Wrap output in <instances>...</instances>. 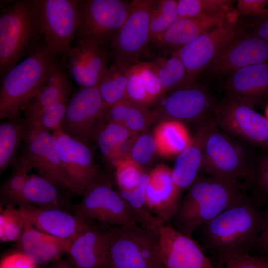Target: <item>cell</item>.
Segmentation results:
<instances>
[{
    "mask_svg": "<svg viewBox=\"0 0 268 268\" xmlns=\"http://www.w3.org/2000/svg\"><path fill=\"white\" fill-rule=\"evenodd\" d=\"M264 219L254 201L245 193L196 230L198 243L220 264L228 257L248 253L255 245Z\"/></svg>",
    "mask_w": 268,
    "mask_h": 268,
    "instance_id": "1",
    "label": "cell"
},
{
    "mask_svg": "<svg viewBox=\"0 0 268 268\" xmlns=\"http://www.w3.org/2000/svg\"><path fill=\"white\" fill-rule=\"evenodd\" d=\"M246 187L220 178L199 175L187 189L168 225L191 236L199 227L232 205L245 193Z\"/></svg>",
    "mask_w": 268,
    "mask_h": 268,
    "instance_id": "2",
    "label": "cell"
},
{
    "mask_svg": "<svg viewBox=\"0 0 268 268\" xmlns=\"http://www.w3.org/2000/svg\"><path fill=\"white\" fill-rule=\"evenodd\" d=\"M44 42L1 77L0 119L18 120L59 64Z\"/></svg>",
    "mask_w": 268,
    "mask_h": 268,
    "instance_id": "3",
    "label": "cell"
},
{
    "mask_svg": "<svg viewBox=\"0 0 268 268\" xmlns=\"http://www.w3.org/2000/svg\"><path fill=\"white\" fill-rule=\"evenodd\" d=\"M44 36L36 0L12 2L0 16V73L2 77L35 49Z\"/></svg>",
    "mask_w": 268,
    "mask_h": 268,
    "instance_id": "4",
    "label": "cell"
},
{
    "mask_svg": "<svg viewBox=\"0 0 268 268\" xmlns=\"http://www.w3.org/2000/svg\"><path fill=\"white\" fill-rule=\"evenodd\" d=\"M246 143L208 121L200 172L248 186L253 183L255 162Z\"/></svg>",
    "mask_w": 268,
    "mask_h": 268,
    "instance_id": "5",
    "label": "cell"
},
{
    "mask_svg": "<svg viewBox=\"0 0 268 268\" xmlns=\"http://www.w3.org/2000/svg\"><path fill=\"white\" fill-rule=\"evenodd\" d=\"M106 268H165L158 233L138 224L109 225Z\"/></svg>",
    "mask_w": 268,
    "mask_h": 268,
    "instance_id": "6",
    "label": "cell"
},
{
    "mask_svg": "<svg viewBox=\"0 0 268 268\" xmlns=\"http://www.w3.org/2000/svg\"><path fill=\"white\" fill-rule=\"evenodd\" d=\"M70 213L87 222L110 225L138 224L130 207L110 180L102 174L85 191L81 201L71 205Z\"/></svg>",
    "mask_w": 268,
    "mask_h": 268,
    "instance_id": "7",
    "label": "cell"
},
{
    "mask_svg": "<svg viewBox=\"0 0 268 268\" xmlns=\"http://www.w3.org/2000/svg\"><path fill=\"white\" fill-rule=\"evenodd\" d=\"M211 119L228 135L246 143L268 149V119L248 103L228 95L215 105Z\"/></svg>",
    "mask_w": 268,
    "mask_h": 268,
    "instance_id": "8",
    "label": "cell"
},
{
    "mask_svg": "<svg viewBox=\"0 0 268 268\" xmlns=\"http://www.w3.org/2000/svg\"><path fill=\"white\" fill-rule=\"evenodd\" d=\"M156 0H134L128 16L111 39V55L115 63L133 66L151 41L150 20Z\"/></svg>",
    "mask_w": 268,
    "mask_h": 268,
    "instance_id": "9",
    "label": "cell"
},
{
    "mask_svg": "<svg viewBox=\"0 0 268 268\" xmlns=\"http://www.w3.org/2000/svg\"><path fill=\"white\" fill-rule=\"evenodd\" d=\"M46 47L55 55L64 56L79 25V0H36Z\"/></svg>",
    "mask_w": 268,
    "mask_h": 268,
    "instance_id": "10",
    "label": "cell"
},
{
    "mask_svg": "<svg viewBox=\"0 0 268 268\" xmlns=\"http://www.w3.org/2000/svg\"><path fill=\"white\" fill-rule=\"evenodd\" d=\"M238 18L229 19L176 51L187 72V87L243 30Z\"/></svg>",
    "mask_w": 268,
    "mask_h": 268,
    "instance_id": "11",
    "label": "cell"
},
{
    "mask_svg": "<svg viewBox=\"0 0 268 268\" xmlns=\"http://www.w3.org/2000/svg\"><path fill=\"white\" fill-rule=\"evenodd\" d=\"M130 4L120 0H79L80 22L76 35L104 46L125 22Z\"/></svg>",
    "mask_w": 268,
    "mask_h": 268,
    "instance_id": "12",
    "label": "cell"
},
{
    "mask_svg": "<svg viewBox=\"0 0 268 268\" xmlns=\"http://www.w3.org/2000/svg\"><path fill=\"white\" fill-rule=\"evenodd\" d=\"M60 154L63 173L68 190L83 195L102 174L95 164L87 145L75 139L61 129L54 132Z\"/></svg>",
    "mask_w": 268,
    "mask_h": 268,
    "instance_id": "13",
    "label": "cell"
},
{
    "mask_svg": "<svg viewBox=\"0 0 268 268\" xmlns=\"http://www.w3.org/2000/svg\"><path fill=\"white\" fill-rule=\"evenodd\" d=\"M215 107L210 94L194 84L170 91L160 100L158 107L152 113L155 120L162 118L199 125L211 117Z\"/></svg>",
    "mask_w": 268,
    "mask_h": 268,
    "instance_id": "14",
    "label": "cell"
},
{
    "mask_svg": "<svg viewBox=\"0 0 268 268\" xmlns=\"http://www.w3.org/2000/svg\"><path fill=\"white\" fill-rule=\"evenodd\" d=\"M105 109L97 86L80 88L68 101L61 129L88 145Z\"/></svg>",
    "mask_w": 268,
    "mask_h": 268,
    "instance_id": "15",
    "label": "cell"
},
{
    "mask_svg": "<svg viewBox=\"0 0 268 268\" xmlns=\"http://www.w3.org/2000/svg\"><path fill=\"white\" fill-rule=\"evenodd\" d=\"M22 140L24 153L36 168L40 176L68 190L61 168L56 137L50 131L37 127L26 120Z\"/></svg>",
    "mask_w": 268,
    "mask_h": 268,
    "instance_id": "16",
    "label": "cell"
},
{
    "mask_svg": "<svg viewBox=\"0 0 268 268\" xmlns=\"http://www.w3.org/2000/svg\"><path fill=\"white\" fill-rule=\"evenodd\" d=\"M61 58L80 88L97 86L108 68L104 46L87 38H79L77 45Z\"/></svg>",
    "mask_w": 268,
    "mask_h": 268,
    "instance_id": "17",
    "label": "cell"
},
{
    "mask_svg": "<svg viewBox=\"0 0 268 268\" xmlns=\"http://www.w3.org/2000/svg\"><path fill=\"white\" fill-rule=\"evenodd\" d=\"M158 234L160 257L165 268H216L191 236L163 224Z\"/></svg>",
    "mask_w": 268,
    "mask_h": 268,
    "instance_id": "18",
    "label": "cell"
},
{
    "mask_svg": "<svg viewBox=\"0 0 268 268\" xmlns=\"http://www.w3.org/2000/svg\"><path fill=\"white\" fill-rule=\"evenodd\" d=\"M268 63V42L253 32L244 31L235 38L207 68L217 75L233 73L254 65Z\"/></svg>",
    "mask_w": 268,
    "mask_h": 268,
    "instance_id": "19",
    "label": "cell"
},
{
    "mask_svg": "<svg viewBox=\"0 0 268 268\" xmlns=\"http://www.w3.org/2000/svg\"><path fill=\"white\" fill-rule=\"evenodd\" d=\"M108 226L84 221L69 239L67 254L78 268H106Z\"/></svg>",
    "mask_w": 268,
    "mask_h": 268,
    "instance_id": "20",
    "label": "cell"
},
{
    "mask_svg": "<svg viewBox=\"0 0 268 268\" xmlns=\"http://www.w3.org/2000/svg\"><path fill=\"white\" fill-rule=\"evenodd\" d=\"M145 201L149 210L162 224H167L181 201V193L172 177V169L159 165L149 172Z\"/></svg>",
    "mask_w": 268,
    "mask_h": 268,
    "instance_id": "21",
    "label": "cell"
},
{
    "mask_svg": "<svg viewBox=\"0 0 268 268\" xmlns=\"http://www.w3.org/2000/svg\"><path fill=\"white\" fill-rule=\"evenodd\" d=\"M238 16L235 11L229 15L179 18L165 32L151 41L157 47L165 50L177 51L225 21Z\"/></svg>",
    "mask_w": 268,
    "mask_h": 268,
    "instance_id": "22",
    "label": "cell"
},
{
    "mask_svg": "<svg viewBox=\"0 0 268 268\" xmlns=\"http://www.w3.org/2000/svg\"><path fill=\"white\" fill-rule=\"evenodd\" d=\"M25 220L37 230L55 237L69 240L85 221L67 210L31 205L19 207Z\"/></svg>",
    "mask_w": 268,
    "mask_h": 268,
    "instance_id": "23",
    "label": "cell"
},
{
    "mask_svg": "<svg viewBox=\"0 0 268 268\" xmlns=\"http://www.w3.org/2000/svg\"><path fill=\"white\" fill-rule=\"evenodd\" d=\"M226 87L229 96L254 107L268 97V63L251 65L236 71Z\"/></svg>",
    "mask_w": 268,
    "mask_h": 268,
    "instance_id": "24",
    "label": "cell"
},
{
    "mask_svg": "<svg viewBox=\"0 0 268 268\" xmlns=\"http://www.w3.org/2000/svg\"><path fill=\"white\" fill-rule=\"evenodd\" d=\"M209 119L199 125L191 142L178 154L172 169L173 181L181 194L188 189L199 176Z\"/></svg>",
    "mask_w": 268,
    "mask_h": 268,
    "instance_id": "25",
    "label": "cell"
},
{
    "mask_svg": "<svg viewBox=\"0 0 268 268\" xmlns=\"http://www.w3.org/2000/svg\"><path fill=\"white\" fill-rule=\"evenodd\" d=\"M18 242L21 252L36 265H43L54 262L67 253L69 240L39 231L26 221Z\"/></svg>",
    "mask_w": 268,
    "mask_h": 268,
    "instance_id": "26",
    "label": "cell"
},
{
    "mask_svg": "<svg viewBox=\"0 0 268 268\" xmlns=\"http://www.w3.org/2000/svg\"><path fill=\"white\" fill-rule=\"evenodd\" d=\"M60 186L41 176L30 175L17 201L19 206L31 205L44 208L68 209L71 206Z\"/></svg>",
    "mask_w": 268,
    "mask_h": 268,
    "instance_id": "27",
    "label": "cell"
},
{
    "mask_svg": "<svg viewBox=\"0 0 268 268\" xmlns=\"http://www.w3.org/2000/svg\"><path fill=\"white\" fill-rule=\"evenodd\" d=\"M70 84L62 66L58 64L47 82L28 103L24 111L26 117L34 115L59 102L68 100Z\"/></svg>",
    "mask_w": 268,
    "mask_h": 268,
    "instance_id": "28",
    "label": "cell"
},
{
    "mask_svg": "<svg viewBox=\"0 0 268 268\" xmlns=\"http://www.w3.org/2000/svg\"><path fill=\"white\" fill-rule=\"evenodd\" d=\"M102 117L107 121L122 125L134 135H138L155 120L153 113L147 108L128 100L105 108Z\"/></svg>",
    "mask_w": 268,
    "mask_h": 268,
    "instance_id": "29",
    "label": "cell"
},
{
    "mask_svg": "<svg viewBox=\"0 0 268 268\" xmlns=\"http://www.w3.org/2000/svg\"><path fill=\"white\" fill-rule=\"evenodd\" d=\"M132 67L114 63L101 77L97 86L105 108L127 100L128 72Z\"/></svg>",
    "mask_w": 268,
    "mask_h": 268,
    "instance_id": "30",
    "label": "cell"
},
{
    "mask_svg": "<svg viewBox=\"0 0 268 268\" xmlns=\"http://www.w3.org/2000/svg\"><path fill=\"white\" fill-rule=\"evenodd\" d=\"M150 62L165 93L188 87L186 70L176 51H166Z\"/></svg>",
    "mask_w": 268,
    "mask_h": 268,
    "instance_id": "31",
    "label": "cell"
},
{
    "mask_svg": "<svg viewBox=\"0 0 268 268\" xmlns=\"http://www.w3.org/2000/svg\"><path fill=\"white\" fill-rule=\"evenodd\" d=\"M153 135L157 142L158 153L163 155L179 154L192 139L182 123L174 120H162Z\"/></svg>",
    "mask_w": 268,
    "mask_h": 268,
    "instance_id": "32",
    "label": "cell"
},
{
    "mask_svg": "<svg viewBox=\"0 0 268 268\" xmlns=\"http://www.w3.org/2000/svg\"><path fill=\"white\" fill-rule=\"evenodd\" d=\"M134 136L124 127L107 121L101 116L96 125L92 141L96 143L102 154L112 163L119 147Z\"/></svg>",
    "mask_w": 268,
    "mask_h": 268,
    "instance_id": "33",
    "label": "cell"
},
{
    "mask_svg": "<svg viewBox=\"0 0 268 268\" xmlns=\"http://www.w3.org/2000/svg\"><path fill=\"white\" fill-rule=\"evenodd\" d=\"M149 173H144L138 186L129 191H118L135 216L138 225L158 233L162 224L149 210L145 201Z\"/></svg>",
    "mask_w": 268,
    "mask_h": 268,
    "instance_id": "34",
    "label": "cell"
},
{
    "mask_svg": "<svg viewBox=\"0 0 268 268\" xmlns=\"http://www.w3.org/2000/svg\"><path fill=\"white\" fill-rule=\"evenodd\" d=\"M232 0H179L176 10L179 18H193L205 16L229 15L232 9Z\"/></svg>",
    "mask_w": 268,
    "mask_h": 268,
    "instance_id": "35",
    "label": "cell"
},
{
    "mask_svg": "<svg viewBox=\"0 0 268 268\" xmlns=\"http://www.w3.org/2000/svg\"><path fill=\"white\" fill-rule=\"evenodd\" d=\"M12 170L0 188L2 202L7 205L17 204L21 193L33 168L32 162L24 153L12 164Z\"/></svg>",
    "mask_w": 268,
    "mask_h": 268,
    "instance_id": "36",
    "label": "cell"
},
{
    "mask_svg": "<svg viewBox=\"0 0 268 268\" xmlns=\"http://www.w3.org/2000/svg\"><path fill=\"white\" fill-rule=\"evenodd\" d=\"M18 120L3 122L0 125V173L15 160L17 148L24 135L25 121Z\"/></svg>",
    "mask_w": 268,
    "mask_h": 268,
    "instance_id": "37",
    "label": "cell"
},
{
    "mask_svg": "<svg viewBox=\"0 0 268 268\" xmlns=\"http://www.w3.org/2000/svg\"><path fill=\"white\" fill-rule=\"evenodd\" d=\"M176 5L177 0H156L150 20L151 40L165 32L179 19Z\"/></svg>",
    "mask_w": 268,
    "mask_h": 268,
    "instance_id": "38",
    "label": "cell"
},
{
    "mask_svg": "<svg viewBox=\"0 0 268 268\" xmlns=\"http://www.w3.org/2000/svg\"><path fill=\"white\" fill-rule=\"evenodd\" d=\"M26 220L19 208L8 204L0 213V240L7 243L18 241L22 234Z\"/></svg>",
    "mask_w": 268,
    "mask_h": 268,
    "instance_id": "39",
    "label": "cell"
},
{
    "mask_svg": "<svg viewBox=\"0 0 268 268\" xmlns=\"http://www.w3.org/2000/svg\"><path fill=\"white\" fill-rule=\"evenodd\" d=\"M68 101L59 102L34 115L26 117L25 120L40 128L54 132L61 129V124L65 116Z\"/></svg>",
    "mask_w": 268,
    "mask_h": 268,
    "instance_id": "40",
    "label": "cell"
},
{
    "mask_svg": "<svg viewBox=\"0 0 268 268\" xmlns=\"http://www.w3.org/2000/svg\"><path fill=\"white\" fill-rule=\"evenodd\" d=\"M113 165L115 167V179L120 191L134 189L145 173L142 166L131 158L119 160Z\"/></svg>",
    "mask_w": 268,
    "mask_h": 268,
    "instance_id": "41",
    "label": "cell"
},
{
    "mask_svg": "<svg viewBox=\"0 0 268 268\" xmlns=\"http://www.w3.org/2000/svg\"><path fill=\"white\" fill-rule=\"evenodd\" d=\"M155 153L158 149L153 135L144 134L134 137L130 154L132 160L142 166L149 163Z\"/></svg>",
    "mask_w": 268,
    "mask_h": 268,
    "instance_id": "42",
    "label": "cell"
},
{
    "mask_svg": "<svg viewBox=\"0 0 268 268\" xmlns=\"http://www.w3.org/2000/svg\"><path fill=\"white\" fill-rule=\"evenodd\" d=\"M135 65L149 100L152 104L165 94L161 83L150 62H140Z\"/></svg>",
    "mask_w": 268,
    "mask_h": 268,
    "instance_id": "43",
    "label": "cell"
},
{
    "mask_svg": "<svg viewBox=\"0 0 268 268\" xmlns=\"http://www.w3.org/2000/svg\"><path fill=\"white\" fill-rule=\"evenodd\" d=\"M127 100L147 108L151 104L136 66H132L128 72L126 87Z\"/></svg>",
    "mask_w": 268,
    "mask_h": 268,
    "instance_id": "44",
    "label": "cell"
},
{
    "mask_svg": "<svg viewBox=\"0 0 268 268\" xmlns=\"http://www.w3.org/2000/svg\"><path fill=\"white\" fill-rule=\"evenodd\" d=\"M220 268H268V261L249 253L233 256L223 260Z\"/></svg>",
    "mask_w": 268,
    "mask_h": 268,
    "instance_id": "45",
    "label": "cell"
},
{
    "mask_svg": "<svg viewBox=\"0 0 268 268\" xmlns=\"http://www.w3.org/2000/svg\"><path fill=\"white\" fill-rule=\"evenodd\" d=\"M268 3L267 0H239L237 2L236 12L238 14L258 18L268 13L266 8Z\"/></svg>",
    "mask_w": 268,
    "mask_h": 268,
    "instance_id": "46",
    "label": "cell"
},
{
    "mask_svg": "<svg viewBox=\"0 0 268 268\" xmlns=\"http://www.w3.org/2000/svg\"><path fill=\"white\" fill-rule=\"evenodd\" d=\"M253 182H256L262 191L268 195V149L255 163Z\"/></svg>",
    "mask_w": 268,
    "mask_h": 268,
    "instance_id": "47",
    "label": "cell"
},
{
    "mask_svg": "<svg viewBox=\"0 0 268 268\" xmlns=\"http://www.w3.org/2000/svg\"><path fill=\"white\" fill-rule=\"evenodd\" d=\"M36 264L22 252L7 255L0 262V268H36Z\"/></svg>",
    "mask_w": 268,
    "mask_h": 268,
    "instance_id": "48",
    "label": "cell"
},
{
    "mask_svg": "<svg viewBox=\"0 0 268 268\" xmlns=\"http://www.w3.org/2000/svg\"><path fill=\"white\" fill-rule=\"evenodd\" d=\"M252 26L254 34L268 42V13L259 17Z\"/></svg>",
    "mask_w": 268,
    "mask_h": 268,
    "instance_id": "49",
    "label": "cell"
},
{
    "mask_svg": "<svg viewBox=\"0 0 268 268\" xmlns=\"http://www.w3.org/2000/svg\"><path fill=\"white\" fill-rule=\"evenodd\" d=\"M262 251L268 253V218L264 219L262 229L259 234L255 245Z\"/></svg>",
    "mask_w": 268,
    "mask_h": 268,
    "instance_id": "50",
    "label": "cell"
},
{
    "mask_svg": "<svg viewBox=\"0 0 268 268\" xmlns=\"http://www.w3.org/2000/svg\"><path fill=\"white\" fill-rule=\"evenodd\" d=\"M50 268H71L65 262H59L54 265Z\"/></svg>",
    "mask_w": 268,
    "mask_h": 268,
    "instance_id": "51",
    "label": "cell"
}]
</instances>
